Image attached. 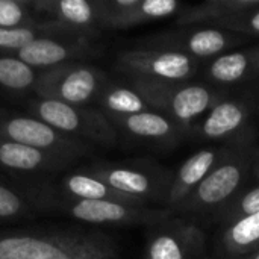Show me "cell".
<instances>
[{
	"mask_svg": "<svg viewBox=\"0 0 259 259\" xmlns=\"http://www.w3.org/2000/svg\"><path fill=\"white\" fill-rule=\"evenodd\" d=\"M0 259H120V252L102 231H20L0 234Z\"/></svg>",
	"mask_w": 259,
	"mask_h": 259,
	"instance_id": "cell-1",
	"label": "cell"
},
{
	"mask_svg": "<svg viewBox=\"0 0 259 259\" xmlns=\"http://www.w3.org/2000/svg\"><path fill=\"white\" fill-rule=\"evenodd\" d=\"M36 211L59 212L77 222L106 226H153L171 217V209L149 205H127L111 200H82L53 191L46 182L27 190Z\"/></svg>",
	"mask_w": 259,
	"mask_h": 259,
	"instance_id": "cell-2",
	"label": "cell"
},
{
	"mask_svg": "<svg viewBox=\"0 0 259 259\" xmlns=\"http://www.w3.org/2000/svg\"><path fill=\"white\" fill-rule=\"evenodd\" d=\"M149 106L170 118L187 134H191L220 100V94L203 83L193 82H150L129 80Z\"/></svg>",
	"mask_w": 259,
	"mask_h": 259,
	"instance_id": "cell-3",
	"label": "cell"
},
{
	"mask_svg": "<svg viewBox=\"0 0 259 259\" xmlns=\"http://www.w3.org/2000/svg\"><path fill=\"white\" fill-rule=\"evenodd\" d=\"M255 153L231 150L176 209L190 215L215 217L243 188L255 165Z\"/></svg>",
	"mask_w": 259,
	"mask_h": 259,
	"instance_id": "cell-4",
	"label": "cell"
},
{
	"mask_svg": "<svg viewBox=\"0 0 259 259\" xmlns=\"http://www.w3.org/2000/svg\"><path fill=\"white\" fill-rule=\"evenodd\" d=\"M29 115L44 121L58 132L87 144L112 147L118 141V131L111 120L93 106H77L46 99L29 102Z\"/></svg>",
	"mask_w": 259,
	"mask_h": 259,
	"instance_id": "cell-5",
	"label": "cell"
},
{
	"mask_svg": "<svg viewBox=\"0 0 259 259\" xmlns=\"http://www.w3.org/2000/svg\"><path fill=\"white\" fill-rule=\"evenodd\" d=\"M108 82V76L100 68L70 62L39 71L33 93L38 99L88 106L91 100H97Z\"/></svg>",
	"mask_w": 259,
	"mask_h": 259,
	"instance_id": "cell-6",
	"label": "cell"
},
{
	"mask_svg": "<svg viewBox=\"0 0 259 259\" xmlns=\"http://www.w3.org/2000/svg\"><path fill=\"white\" fill-rule=\"evenodd\" d=\"M88 175L103 181L114 190L131 196L146 205L165 202L175 175L156 165L97 162L82 168Z\"/></svg>",
	"mask_w": 259,
	"mask_h": 259,
	"instance_id": "cell-7",
	"label": "cell"
},
{
	"mask_svg": "<svg viewBox=\"0 0 259 259\" xmlns=\"http://www.w3.org/2000/svg\"><path fill=\"white\" fill-rule=\"evenodd\" d=\"M0 138L77 161L93 152L91 144L67 137L44 121L0 108Z\"/></svg>",
	"mask_w": 259,
	"mask_h": 259,
	"instance_id": "cell-8",
	"label": "cell"
},
{
	"mask_svg": "<svg viewBox=\"0 0 259 259\" xmlns=\"http://www.w3.org/2000/svg\"><path fill=\"white\" fill-rule=\"evenodd\" d=\"M241 41V35L219 27H181L147 35L138 41L137 47L179 53L199 61L205 58H217L229 52L234 46H238Z\"/></svg>",
	"mask_w": 259,
	"mask_h": 259,
	"instance_id": "cell-9",
	"label": "cell"
},
{
	"mask_svg": "<svg viewBox=\"0 0 259 259\" xmlns=\"http://www.w3.org/2000/svg\"><path fill=\"white\" fill-rule=\"evenodd\" d=\"M115 68L129 80L188 82L196 74L199 62L179 53L134 47L117 55Z\"/></svg>",
	"mask_w": 259,
	"mask_h": 259,
	"instance_id": "cell-10",
	"label": "cell"
},
{
	"mask_svg": "<svg viewBox=\"0 0 259 259\" xmlns=\"http://www.w3.org/2000/svg\"><path fill=\"white\" fill-rule=\"evenodd\" d=\"M144 259H209L206 235L193 222L170 217L147 228Z\"/></svg>",
	"mask_w": 259,
	"mask_h": 259,
	"instance_id": "cell-11",
	"label": "cell"
},
{
	"mask_svg": "<svg viewBox=\"0 0 259 259\" xmlns=\"http://www.w3.org/2000/svg\"><path fill=\"white\" fill-rule=\"evenodd\" d=\"M30 8L64 36L93 39L100 30L96 0H30Z\"/></svg>",
	"mask_w": 259,
	"mask_h": 259,
	"instance_id": "cell-12",
	"label": "cell"
},
{
	"mask_svg": "<svg viewBox=\"0 0 259 259\" xmlns=\"http://www.w3.org/2000/svg\"><path fill=\"white\" fill-rule=\"evenodd\" d=\"M91 39L64 35H42L20 49L14 56L29 67L42 71L58 65L79 62L96 55Z\"/></svg>",
	"mask_w": 259,
	"mask_h": 259,
	"instance_id": "cell-13",
	"label": "cell"
},
{
	"mask_svg": "<svg viewBox=\"0 0 259 259\" xmlns=\"http://www.w3.org/2000/svg\"><path fill=\"white\" fill-rule=\"evenodd\" d=\"M100 29H131L179 14L176 0H96Z\"/></svg>",
	"mask_w": 259,
	"mask_h": 259,
	"instance_id": "cell-14",
	"label": "cell"
},
{
	"mask_svg": "<svg viewBox=\"0 0 259 259\" xmlns=\"http://www.w3.org/2000/svg\"><path fill=\"white\" fill-rule=\"evenodd\" d=\"M253 106L247 100L222 99L193 129L205 141H226L238 137L249 126Z\"/></svg>",
	"mask_w": 259,
	"mask_h": 259,
	"instance_id": "cell-15",
	"label": "cell"
},
{
	"mask_svg": "<svg viewBox=\"0 0 259 259\" xmlns=\"http://www.w3.org/2000/svg\"><path fill=\"white\" fill-rule=\"evenodd\" d=\"M228 152L229 149L209 147L193 153L175 173L165 203L168 209L176 211L208 176V173L226 156Z\"/></svg>",
	"mask_w": 259,
	"mask_h": 259,
	"instance_id": "cell-16",
	"label": "cell"
},
{
	"mask_svg": "<svg viewBox=\"0 0 259 259\" xmlns=\"http://www.w3.org/2000/svg\"><path fill=\"white\" fill-rule=\"evenodd\" d=\"M73 161L0 138V170L23 175H50L65 170Z\"/></svg>",
	"mask_w": 259,
	"mask_h": 259,
	"instance_id": "cell-17",
	"label": "cell"
},
{
	"mask_svg": "<svg viewBox=\"0 0 259 259\" xmlns=\"http://www.w3.org/2000/svg\"><path fill=\"white\" fill-rule=\"evenodd\" d=\"M115 129H121L129 135L162 146L178 144L187 134L176 123L156 111H146L124 117H109Z\"/></svg>",
	"mask_w": 259,
	"mask_h": 259,
	"instance_id": "cell-18",
	"label": "cell"
},
{
	"mask_svg": "<svg viewBox=\"0 0 259 259\" xmlns=\"http://www.w3.org/2000/svg\"><path fill=\"white\" fill-rule=\"evenodd\" d=\"M206 74L222 85H240L259 79V46L226 52L214 58Z\"/></svg>",
	"mask_w": 259,
	"mask_h": 259,
	"instance_id": "cell-19",
	"label": "cell"
},
{
	"mask_svg": "<svg viewBox=\"0 0 259 259\" xmlns=\"http://www.w3.org/2000/svg\"><path fill=\"white\" fill-rule=\"evenodd\" d=\"M53 191L73 197V199H82V200H111V202H120L127 205H146L131 196H126L103 181L88 175L83 170L79 171H70L64 175L56 182H46Z\"/></svg>",
	"mask_w": 259,
	"mask_h": 259,
	"instance_id": "cell-20",
	"label": "cell"
},
{
	"mask_svg": "<svg viewBox=\"0 0 259 259\" xmlns=\"http://www.w3.org/2000/svg\"><path fill=\"white\" fill-rule=\"evenodd\" d=\"M259 8V0H206L196 6H187L176 20L181 27L209 24Z\"/></svg>",
	"mask_w": 259,
	"mask_h": 259,
	"instance_id": "cell-21",
	"label": "cell"
},
{
	"mask_svg": "<svg viewBox=\"0 0 259 259\" xmlns=\"http://www.w3.org/2000/svg\"><path fill=\"white\" fill-rule=\"evenodd\" d=\"M96 102L99 103L100 111L108 118L153 111L135 88H132L131 85L126 87L112 82H108L105 85Z\"/></svg>",
	"mask_w": 259,
	"mask_h": 259,
	"instance_id": "cell-22",
	"label": "cell"
},
{
	"mask_svg": "<svg viewBox=\"0 0 259 259\" xmlns=\"http://www.w3.org/2000/svg\"><path fill=\"white\" fill-rule=\"evenodd\" d=\"M220 246L225 255L232 259L259 249V212L225 228Z\"/></svg>",
	"mask_w": 259,
	"mask_h": 259,
	"instance_id": "cell-23",
	"label": "cell"
},
{
	"mask_svg": "<svg viewBox=\"0 0 259 259\" xmlns=\"http://www.w3.org/2000/svg\"><path fill=\"white\" fill-rule=\"evenodd\" d=\"M39 71L15 56H0V88L12 93H24L36 83Z\"/></svg>",
	"mask_w": 259,
	"mask_h": 259,
	"instance_id": "cell-24",
	"label": "cell"
},
{
	"mask_svg": "<svg viewBox=\"0 0 259 259\" xmlns=\"http://www.w3.org/2000/svg\"><path fill=\"white\" fill-rule=\"evenodd\" d=\"M42 35H59L47 21L39 20L32 26L0 29V56H14L20 49Z\"/></svg>",
	"mask_w": 259,
	"mask_h": 259,
	"instance_id": "cell-25",
	"label": "cell"
},
{
	"mask_svg": "<svg viewBox=\"0 0 259 259\" xmlns=\"http://www.w3.org/2000/svg\"><path fill=\"white\" fill-rule=\"evenodd\" d=\"M259 212V185L246 191H240L214 219L222 223L223 229Z\"/></svg>",
	"mask_w": 259,
	"mask_h": 259,
	"instance_id": "cell-26",
	"label": "cell"
},
{
	"mask_svg": "<svg viewBox=\"0 0 259 259\" xmlns=\"http://www.w3.org/2000/svg\"><path fill=\"white\" fill-rule=\"evenodd\" d=\"M35 209L27 191L0 182V220H15L32 214Z\"/></svg>",
	"mask_w": 259,
	"mask_h": 259,
	"instance_id": "cell-27",
	"label": "cell"
},
{
	"mask_svg": "<svg viewBox=\"0 0 259 259\" xmlns=\"http://www.w3.org/2000/svg\"><path fill=\"white\" fill-rule=\"evenodd\" d=\"M38 23L30 0H0V29L24 27Z\"/></svg>",
	"mask_w": 259,
	"mask_h": 259,
	"instance_id": "cell-28",
	"label": "cell"
},
{
	"mask_svg": "<svg viewBox=\"0 0 259 259\" xmlns=\"http://www.w3.org/2000/svg\"><path fill=\"white\" fill-rule=\"evenodd\" d=\"M211 27H219L241 36H259V8L223 18L214 23Z\"/></svg>",
	"mask_w": 259,
	"mask_h": 259,
	"instance_id": "cell-29",
	"label": "cell"
},
{
	"mask_svg": "<svg viewBox=\"0 0 259 259\" xmlns=\"http://www.w3.org/2000/svg\"><path fill=\"white\" fill-rule=\"evenodd\" d=\"M235 259H259V249L252 250V252H249L246 255H241V256H238V258Z\"/></svg>",
	"mask_w": 259,
	"mask_h": 259,
	"instance_id": "cell-30",
	"label": "cell"
},
{
	"mask_svg": "<svg viewBox=\"0 0 259 259\" xmlns=\"http://www.w3.org/2000/svg\"><path fill=\"white\" fill-rule=\"evenodd\" d=\"M253 175H255V178L259 181V159H256V162H255V165H253Z\"/></svg>",
	"mask_w": 259,
	"mask_h": 259,
	"instance_id": "cell-31",
	"label": "cell"
}]
</instances>
